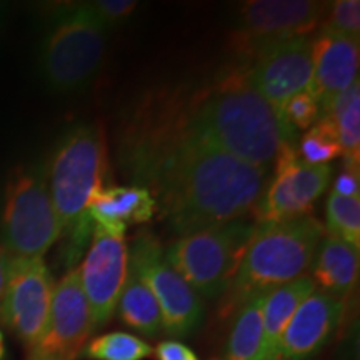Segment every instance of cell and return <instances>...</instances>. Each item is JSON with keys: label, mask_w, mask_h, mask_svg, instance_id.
Segmentation results:
<instances>
[{"label": "cell", "mask_w": 360, "mask_h": 360, "mask_svg": "<svg viewBox=\"0 0 360 360\" xmlns=\"http://www.w3.org/2000/svg\"><path fill=\"white\" fill-rule=\"evenodd\" d=\"M129 129L124 169L154 195L162 220L180 237L257 212L272 170L232 157L184 132L175 98Z\"/></svg>", "instance_id": "cell-1"}, {"label": "cell", "mask_w": 360, "mask_h": 360, "mask_svg": "<svg viewBox=\"0 0 360 360\" xmlns=\"http://www.w3.org/2000/svg\"><path fill=\"white\" fill-rule=\"evenodd\" d=\"M184 132L225 154L272 170L283 146H294L297 132L281 110L255 92L240 67L210 87L177 98Z\"/></svg>", "instance_id": "cell-2"}, {"label": "cell", "mask_w": 360, "mask_h": 360, "mask_svg": "<svg viewBox=\"0 0 360 360\" xmlns=\"http://www.w3.org/2000/svg\"><path fill=\"white\" fill-rule=\"evenodd\" d=\"M109 148L101 124H77L67 129L45 165L47 186L60 237L67 240V262L75 264L92 236L87 205L105 187Z\"/></svg>", "instance_id": "cell-3"}, {"label": "cell", "mask_w": 360, "mask_h": 360, "mask_svg": "<svg viewBox=\"0 0 360 360\" xmlns=\"http://www.w3.org/2000/svg\"><path fill=\"white\" fill-rule=\"evenodd\" d=\"M326 227L312 215L278 222H255L236 277L222 295L224 314L236 312L252 295L304 277Z\"/></svg>", "instance_id": "cell-4"}, {"label": "cell", "mask_w": 360, "mask_h": 360, "mask_svg": "<svg viewBox=\"0 0 360 360\" xmlns=\"http://www.w3.org/2000/svg\"><path fill=\"white\" fill-rule=\"evenodd\" d=\"M107 35L84 11L82 2L57 4L45 19L35 52L44 87L57 96L87 89L102 67Z\"/></svg>", "instance_id": "cell-5"}, {"label": "cell", "mask_w": 360, "mask_h": 360, "mask_svg": "<svg viewBox=\"0 0 360 360\" xmlns=\"http://www.w3.org/2000/svg\"><path fill=\"white\" fill-rule=\"evenodd\" d=\"M60 238L56 210L40 162L17 165L4 188L0 242L12 259H44Z\"/></svg>", "instance_id": "cell-6"}, {"label": "cell", "mask_w": 360, "mask_h": 360, "mask_svg": "<svg viewBox=\"0 0 360 360\" xmlns=\"http://www.w3.org/2000/svg\"><path fill=\"white\" fill-rule=\"evenodd\" d=\"M254 227L255 222L240 219L179 237L165 249V259L200 297H222L240 267Z\"/></svg>", "instance_id": "cell-7"}, {"label": "cell", "mask_w": 360, "mask_h": 360, "mask_svg": "<svg viewBox=\"0 0 360 360\" xmlns=\"http://www.w3.org/2000/svg\"><path fill=\"white\" fill-rule=\"evenodd\" d=\"M129 265L154 294L165 334L175 340L197 330L204 319L200 295L167 262L164 247L154 233L142 231L132 238Z\"/></svg>", "instance_id": "cell-8"}, {"label": "cell", "mask_w": 360, "mask_h": 360, "mask_svg": "<svg viewBox=\"0 0 360 360\" xmlns=\"http://www.w3.org/2000/svg\"><path fill=\"white\" fill-rule=\"evenodd\" d=\"M327 2L317 0H249L237 8L233 45L247 60L265 49L312 37L322 25Z\"/></svg>", "instance_id": "cell-9"}, {"label": "cell", "mask_w": 360, "mask_h": 360, "mask_svg": "<svg viewBox=\"0 0 360 360\" xmlns=\"http://www.w3.org/2000/svg\"><path fill=\"white\" fill-rule=\"evenodd\" d=\"M96 330L92 315L80 287L79 269H70L56 283L49 319L25 360H79Z\"/></svg>", "instance_id": "cell-10"}, {"label": "cell", "mask_w": 360, "mask_h": 360, "mask_svg": "<svg viewBox=\"0 0 360 360\" xmlns=\"http://www.w3.org/2000/svg\"><path fill=\"white\" fill-rule=\"evenodd\" d=\"M270 177L255 212L257 222H278L309 215L330 184L332 167L310 165L300 159L294 146H283Z\"/></svg>", "instance_id": "cell-11"}, {"label": "cell", "mask_w": 360, "mask_h": 360, "mask_svg": "<svg viewBox=\"0 0 360 360\" xmlns=\"http://www.w3.org/2000/svg\"><path fill=\"white\" fill-rule=\"evenodd\" d=\"M56 282L44 259H12L2 323L25 347L40 335L51 312Z\"/></svg>", "instance_id": "cell-12"}, {"label": "cell", "mask_w": 360, "mask_h": 360, "mask_svg": "<svg viewBox=\"0 0 360 360\" xmlns=\"http://www.w3.org/2000/svg\"><path fill=\"white\" fill-rule=\"evenodd\" d=\"M240 69L250 87L281 110L290 97L310 89L312 37L292 39L265 49Z\"/></svg>", "instance_id": "cell-13"}, {"label": "cell", "mask_w": 360, "mask_h": 360, "mask_svg": "<svg viewBox=\"0 0 360 360\" xmlns=\"http://www.w3.org/2000/svg\"><path fill=\"white\" fill-rule=\"evenodd\" d=\"M92 242L79 269L80 287L87 299L94 327L105 326L115 314L129 270V247L122 236L92 229Z\"/></svg>", "instance_id": "cell-14"}, {"label": "cell", "mask_w": 360, "mask_h": 360, "mask_svg": "<svg viewBox=\"0 0 360 360\" xmlns=\"http://www.w3.org/2000/svg\"><path fill=\"white\" fill-rule=\"evenodd\" d=\"M345 302L314 290L292 315L270 360H309L327 345L344 317Z\"/></svg>", "instance_id": "cell-15"}, {"label": "cell", "mask_w": 360, "mask_h": 360, "mask_svg": "<svg viewBox=\"0 0 360 360\" xmlns=\"http://www.w3.org/2000/svg\"><path fill=\"white\" fill-rule=\"evenodd\" d=\"M359 40L319 29L312 37L314 74L310 90L321 112L359 80Z\"/></svg>", "instance_id": "cell-16"}, {"label": "cell", "mask_w": 360, "mask_h": 360, "mask_svg": "<svg viewBox=\"0 0 360 360\" xmlns=\"http://www.w3.org/2000/svg\"><path fill=\"white\" fill-rule=\"evenodd\" d=\"M157 204L150 191L142 186L102 187L87 205L92 227L102 229L112 236H125L129 225L152 220Z\"/></svg>", "instance_id": "cell-17"}, {"label": "cell", "mask_w": 360, "mask_h": 360, "mask_svg": "<svg viewBox=\"0 0 360 360\" xmlns=\"http://www.w3.org/2000/svg\"><path fill=\"white\" fill-rule=\"evenodd\" d=\"M310 274L315 290L345 302L357 287L359 250L326 233L315 250Z\"/></svg>", "instance_id": "cell-18"}, {"label": "cell", "mask_w": 360, "mask_h": 360, "mask_svg": "<svg viewBox=\"0 0 360 360\" xmlns=\"http://www.w3.org/2000/svg\"><path fill=\"white\" fill-rule=\"evenodd\" d=\"M315 290L309 276L283 283L265 294L262 307V360H270L297 307Z\"/></svg>", "instance_id": "cell-19"}, {"label": "cell", "mask_w": 360, "mask_h": 360, "mask_svg": "<svg viewBox=\"0 0 360 360\" xmlns=\"http://www.w3.org/2000/svg\"><path fill=\"white\" fill-rule=\"evenodd\" d=\"M115 312L122 323L148 339L164 332L160 307L154 294L130 265Z\"/></svg>", "instance_id": "cell-20"}, {"label": "cell", "mask_w": 360, "mask_h": 360, "mask_svg": "<svg viewBox=\"0 0 360 360\" xmlns=\"http://www.w3.org/2000/svg\"><path fill=\"white\" fill-rule=\"evenodd\" d=\"M319 119H327L339 137L344 167L359 169L360 160V84L359 80L337 96L321 112Z\"/></svg>", "instance_id": "cell-21"}, {"label": "cell", "mask_w": 360, "mask_h": 360, "mask_svg": "<svg viewBox=\"0 0 360 360\" xmlns=\"http://www.w3.org/2000/svg\"><path fill=\"white\" fill-rule=\"evenodd\" d=\"M267 292L252 295L236 310L222 360H262V307Z\"/></svg>", "instance_id": "cell-22"}, {"label": "cell", "mask_w": 360, "mask_h": 360, "mask_svg": "<svg viewBox=\"0 0 360 360\" xmlns=\"http://www.w3.org/2000/svg\"><path fill=\"white\" fill-rule=\"evenodd\" d=\"M154 357V349L141 337L127 332H109L89 340L80 354L85 360H143Z\"/></svg>", "instance_id": "cell-23"}, {"label": "cell", "mask_w": 360, "mask_h": 360, "mask_svg": "<svg viewBox=\"0 0 360 360\" xmlns=\"http://www.w3.org/2000/svg\"><path fill=\"white\" fill-rule=\"evenodd\" d=\"M327 231L354 249H360V197L332 192L326 207Z\"/></svg>", "instance_id": "cell-24"}, {"label": "cell", "mask_w": 360, "mask_h": 360, "mask_svg": "<svg viewBox=\"0 0 360 360\" xmlns=\"http://www.w3.org/2000/svg\"><path fill=\"white\" fill-rule=\"evenodd\" d=\"M299 155L310 165H328L340 157L342 147L334 125L327 119H319L300 139Z\"/></svg>", "instance_id": "cell-25"}, {"label": "cell", "mask_w": 360, "mask_h": 360, "mask_svg": "<svg viewBox=\"0 0 360 360\" xmlns=\"http://www.w3.org/2000/svg\"><path fill=\"white\" fill-rule=\"evenodd\" d=\"M84 11L92 17L98 27H102L107 34L119 29L132 19L137 12L139 2L135 0H92L82 2Z\"/></svg>", "instance_id": "cell-26"}, {"label": "cell", "mask_w": 360, "mask_h": 360, "mask_svg": "<svg viewBox=\"0 0 360 360\" xmlns=\"http://www.w3.org/2000/svg\"><path fill=\"white\" fill-rule=\"evenodd\" d=\"M321 29L345 35V37L360 39V2L359 0H335L327 2Z\"/></svg>", "instance_id": "cell-27"}, {"label": "cell", "mask_w": 360, "mask_h": 360, "mask_svg": "<svg viewBox=\"0 0 360 360\" xmlns=\"http://www.w3.org/2000/svg\"><path fill=\"white\" fill-rule=\"evenodd\" d=\"M281 114L283 120L297 132V130H307L314 124H317L319 117H321V109H319V102L314 92L307 89L295 94L294 97H290L283 103Z\"/></svg>", "instance_id": "cell-28"}, {"label": "cell", "mask_w": 360, "mask_h": 360, "mask_svg": "<svg viewBox=\"0 0 360 360\" xmlns=\"http://www.w3.org/2000/svg\"><path fill=\"white\" fill-rule=\"evenodd\" d=\"M154 357L157 360H200L191 347L174 339L162 340L154 349Z\"/></svg>", "instance_id": "cell-29"}, {"label": "cell", "mask_w": 360, "mask_h": 360, "mask_svg": "<svg viewBox=\"0 0 360 360\" xmlns=\"http://www.w3.org/2000/svg\"><path fill=\"white\" fill-rule=\"evenodd\" d=\"M360 182H359V169L344 167V170L335 179L334 192L344 197H359Z\"/></svg>", "instance_id": "cell-30"}, {"label": "cell", "mask_w": 360, "mask_h": 360, "mask_svg": "<svg viewBox=\"0 0 360 360\" xmlns=\"http://www.w3.org/2000/svg\"><path fill=\"white\" fill-rule=\"evenodd\" d=\"M12 257L6 247L0 242V323H2V307L4 299H6L7 282H8V270H11Z\"/></svg>", "instance_id": "cell-31"}, {"label": "cell", "mask_w": 360, "mask_h": 360, "mask_svg": "<svg viewBox=\"0 0 360 360\" xmlns=\"http://www.w3.org/2000/svg\"><path fill=\"white\" fill-rule=\"evenodd\" d=\"M7 13H8V6L7 4L0 2V32H2L4 25H6L7 22Z\"/></svg>", "instance_id": "cell-32"}, {"label": "cell", "mask_w": 360, "mask_h": 360, "mask_svg": "<svg viewBox=\"0 0 360 360\" xmlns=\"http://www.w3.org/2000/svg\"><path fill=\"white\" fill-rule=\"evenodd\" d=\"M6 357V339H4V332L0 330V360Z\"/></svg>", "instance_id": "cell-33"}]
</instances>
